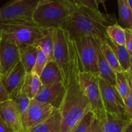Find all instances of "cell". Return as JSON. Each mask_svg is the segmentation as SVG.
<instances>
[{
    "label": "cell",
    "instance_id": "37",
    "mask_svg": "<svg viewBox=\"0 0 132 132\" xmlns=\"http://www.w3.org/2000/svg\"><path fill=\"white\" fill-rule=\"evenodd\" d=\"M127 72H128L129 73H130V77H131V81H132V55H131V65H130V69H129V70L127 71Z\"/></svg>",
    "mask_w": 132,
    "mask_h": 132
},
{
    "label": "cell",
    "instance_id": "1",
    "mask_svg": "<svg viewBox=\"0 0 132 132\" xmlns=\"http://www.w3.org/2000/svg\"><path fill=\"white\" fill-rule=\"evenodd\" d=\"M81 70L74 41L71 37L70 43L69 75L64 85L66 94L61 108L62 132H72L84 116L91 111L90 104L82 88L79 78Z\"/></svg>",
    "mask_w": 132,
    "mask_h": 132
},
{
    "label": "cell",
    "instance_id": "18",
    "mask_svg": "<svg viewBox=\"0 0 132 132\" xmlns=\"http://www.w3.org/2000/svg\"><path fill=\"white\" fill-rule=\"evenodd\" d=\"M42 85H52L57 82H63L61 72L55 61H48L40 76Z\"/></svg>",
    "mask_w": 132,
    "mask_h": 132
},
{
    "label": "cell",
    "instance_id": "4",
    "mask_svg": "<svg viewBox=\"0 0 132 132\" xmlns=\"http://www.w3.org/2000/svg\"><path fill=\"white\" fill-rule=\"evenodd\" d=\"M1 35L15 43L19 48L33 45L50 29H45L34 22L10 21L1 23Z\"/></svg>",
    "mask_w": 132,
    "mask_h": 132
},
{
    "label": "cell",
    "instance_id": "19",
    "mask_svg": "<svg viewBox=\"0 0 132 132\" xmlns=\"http://www.w3.org/2000/svg\"><path fill=\"white\" fill-rule=\"evenodd\" d=\"M131 121L126 116L107 113L106 120L103 123L104 132H123L125 127Z\"/></svg>",
    "mask_w": 132,
    "mask_h": 132
},
{
    "label": "cell",
    "instance_id": "13",
    "mask_svg": "<svg viewBox=\"0 0 132 132\" xmlns=\"http://www.w3.org/2000/svg\"><path fill=\"white\" fill-rule=\"evenodd\" d=\"M0 116L8 125L11 132H24L20 114L12 99L0 104Z\"/></svg>",
    "mask_w": 132,
    "mask_h": 132
},
{
    "label": "cell",
    "instance_id": "21",
    "mask_svg": "<svg viewBox=\"0 0 132 132\" xmlns=\"http://www.w3.org/2000/svg\"><path fill=\"white\" fill-rule=\"evenodd\" d=\"M19 51L20 63L23 65L26 73H31L36 63L37 48L34 45H29L19 48Z\"/></svg>",
    "mask_w": 132,
    "mask_h": 132
},
{
    "label": "cell",
    "instance_id": "33",
    "mask_svg": "<svg viewBox=\"0 0 132 132\" xmlns=\"http://www.w3.org/2000/svg\"><path fill=\"white\" fill-rule=\"evenodd\" d=\"M125 34H126L125 46L131 55H132V30L125 29Z\"/></svg>",
    "mask_w": 132,
    "mask_h": 132
},
{
    "label": "cell",
    "instance_id": "14",
    "mask_svg": "<svg viewBox=\"0 0 132 132\" xmlns=\"http://www.w3.org/2000/svg\"><path fill=\"white\" fill-rule=\"evenodd\" d=\"M26 73L23 65L19 62L9 73L1 77V81L10 99H12L20 92Z\"/></svg>",
    "mask_w": 132,
    "mask_h": 132
},
{
    "label": "cell",
    "instance_id": "24",
    "mask_svg": "<svg viewBox=\"0 0 132 132\" xmlns=\"http://www.w3.org/2000/svg\"><path fill=\"white\" fill-rule=\"evenodd\" d=\"M119 18L125 29L132 30V12L128 0H117Z\"/></svg>",
    "mask_w": 132,
    "mask_h": 132
},
{
    "label": "cell",
    "instance_id": "27",
    "mask_svg": "<svg viewBox=\"0 0 132 132\" xmlns=\"http://www.w3.org/2000/svg\"><path fill=\"white\" fill-rule=\"evenodd\" d=\"M115 86L118 91L119 94L121 95L123 100L125 101L127 97L128 94L129 90H130L128 81L126 78L125 72L116 73Z\"/></svg>",
    "mask_w": 132,
    "mask_h": 132
},
{
    "label": "cell",
    "instance_id": "15",
    "mask_svg": "<svg viewBox=\"0 0 132 132\" xmlns=\"http://www.w3.org/2000/svg\"><path fill=\"white\" fill-rule=\"evenodd\" d=\"M96 41L97 53L98 57V67H99L100 77L108 82L110 85L115 86L116 85V73L112 69L110 66L107 62L104 54L101 50L100 44V39L95 38Z\"/></svg>",
    "mask_w": 132,
    "mask_h": 132
},
{
    "label": "cell",
    "instance_id": "36",
    "mask_svg": "<svg viewBox=\"0 0 132 132\" xmlns=\"http://www.w3.org/2000/svg\"><path fill=\"white\" fill-rule=\"evenodd\" d=\"M123 132H132V121H130L125 127Z\"/></svg>",
    "mask_w": 132,
    "mask_h": 132
},
{
    "label": "cell",
    "instance_id": "32",
    "mask_svg": "<svg viewBox=\"0 0 132 132\" xmlns=\"http://www.w3.org/2000/svg\"><path fill=\"white\" fill-rule=\"evenodd\" d=\"M88 132H104L102 121L95 117Z\"/></svg>",
    "mask_w": 132,
    "mask_h": 132
},
{
    "label": "cell",
    "instance_id": "38",
    "mask_svg": "<svg viewBox=\"0 0 132 132\" xmlns=\"http://www.w3.org/2000/svg\"><path fill=\"white\" fill-rule=\"evenodd\" d=\"M128 3L129 5H130V8H131V12H132V1H131V0H128Z\"/></svg>",
    "mask_w": 132,
    "mask_h": 132
},
{
    "label": "cell",
    "instance_id": "8",
    "mask_svg": "<svg viewBox=\"0 0 132 132\" xmlns=\"http://www.w3.org/2000/svg\"><path fill=\"white\" fill-rule=\"evenodd\" d=\"M54 59L57 64L65 85L69 75L70 43L71 37L67 30L57 28L54 30Z\"/></svg>",
    "mask_w": 132,
    "mask_h": 132
},
{
    "label": "cell",
    "instance_id": "16",
    "mask_svg": "<svg viewBox=\"0 0 132 132\" xmlns=\"http://www.w3.org/2000/svg\"><path fill=\"white\" fill-rule=\"evenodd\" d=\"M62 116L59 110L55 109L52 116L41 124L27 132H62Z\"/></svg>",
    "mask_w": 132,
    "mask_h": 132
},
{
    "label": "cell",
    "instance_id": "9",
    "mask_svg": "<svg viewBox=\"0 0 132 132\" xmlns=\"http://www.w3.org/2000/svg\"><path fill=\"white\" fill-rule=\"evenodd\" d=\"M99 84L106 113L127 117L125 101L116 86L110 85L101 77L99 78Z\"/></svg>",
    "mask_w": 132,
    "mask_h": 132
},
{
    "label": "cell",
    "instance_id": "23",
    "mask_svg": "<svg viewBox=\"0 0 132 132\" xmlns=\"http://www.w3.org/2000/svg\"><path fill=\"white\" fill-rule=\"evenodd\" d=\"M11 99H12L16 104L25 132L28 123V110L31 99L25 94L21 91Z\"/></svg>",
    "mask_w": 132,
    "mask_h": 132
},
{
    "label": "cell",
    "instance_id": "26",
    "mask_svg": "<svg viewBox=\"0 0 132 132\" xmlns=\"http://www.w3.org/2000/svg\"><path fill=\"white\" fill-rule=\"evenodd\" d=\"M106 35L116 43L121 45H125L126 43L125 29L118 23L108 27L106 30Z\"/></svg>",
    "mask_w": 132,
    "mask_h": 132
},
{
    "label": "cell",
    "instance_id": "12",
    "mask_svg": "<svg viewBox=\"0 0 132 132\" xmlns=\"http://www.w3.org/2000/svg\"><path fill=\"white\" fill-rule=\"evenodd\" d=\"M54 110L55 108L50 104L37 101L34 99L31 100L28 110V123L25 132L47 120Z\"/></svg>",
    "mask_w": 132,
    "mask_h": 132
},
{
    "label": "cell",
    "instance_id": "25",
    "mask_svg": "<svg viewBox=\"0 0 132 132\" xmlns=\"http://www.w3.org/2000/svg\"><path fill=\"white\" fill-rule=\"evenodd\" d=\"M100 44L101 50L104 54V57H105L106 59L107 62L110 66L112 69L114 71L115 73H117L124 72L117 57L115 55L110 46L108 45V43L105 41H103L101 40Z\"/></svg>",
    "mask_w": 132,
    "mask_h": 132
},
{
    "label": "cell",
    "instance_id": "40",
    "mask_svg": "<svg viewBox=\"0 0 132 132\" xmlns=\"http://www.w3.org/2000/svg\"><path fill=\"white\" fill-rule=\"evenodd\" d=\"M1 30H2V25H1V24L0 23V35H1Z\"/></svg>",
    "mask_w": 132,
    "mask_h": 132
},
{
    "label": "cell",
    "instance_id": "17",
    "mask_svg": "<svg viewBox=\"0 0 132 132\" xmlns=\"http://www.w3.org/2000/svg\"><path fill=\"white\" fill-rule=\"evenodd\" d=\"M104 41L110 46L113 53L117 57L121 67L123 69L124 72H127L129 70L131 65V55L130 54L125 45H121L115 43L113 40L111 39L106 35Z\"/></svg>",
    "mask_w": 132,
    "mask_h": 132
},
{
    "label": "cell",
    "instance_id": "34",
    "mask_svg": "<svg viewBox=\"0 0 132 132\" xmlns=\"http://www.w3.org/2000/svg\"><path fill=\"white\" fill-rule=\"evenodd\" d=\"M9 99H11L10 95L4 86L1 80L0 79V104Z\"/></svg>",
    "mask_w": 132,
    "mask_h": 132
},
{
    "label": "cell",
    "instance_id": "39",
    "mask_svg": "<svg viewBox=\"0 0 132 132\" xmlns=\"http://www.w3.org/2000/svg\"><path fill=\"white\" fill-rule=\"evenodd\" d=\"M2 77V74H1V64H0V79Z\"/></svg>",
    "mask_w": 132,
    "mask_h": 132
},
{
    "label": "cell",
    "instance_id": "31",
    "mask_svg": "<svg viewBox=\"0 0 132 132\" xmlns=\"http://www.w3.org/2000/svg\"><path fill=\"white\" fill-rule=\"evenodd\" d=\"M73 2L78 6H83V7L87 8L94 11L99 12V5L100 3L103 4L104 7L106 10L105 6H104V0H73Z\"/></svg>",
    "mask_w": 132,
    "mask_h": 132
},
{
    "label": "cell",
    "instance_id": "3",
    "mask_svg": "<svg viewBox=\"0 0 132 132\" xmlns=\"http://www.w3.org/2000/svg\"><path fill=\"white\" fill-rule=\"evenodd\" d=\"M74 6L73 0H40L32 21L45 29L63 28Z\"/></svg>",
    "mask_w": 132,
    "mask_h": 132
},
{
    "label": "cell",
    "instance_id": "30",
    "mask_svg": "<svg viewBox=\"0 0 132 132\" xmlns=\"http://www.w3.org/2000/svg\"><path fill=\"white\" fill-rule=\"evenodd\" d=\"M125 73L128 81L129 87H130L128 94L125 100L124 101L125 104V110H126V113L127 117L132 121V81L129 72H125Z\"/></svg>",
    "mask_w": 132,
    "mask_h": 132
},
{
    "label": "cell",
    "instance_id": "28",
    "mask_svg": "<svg viewBox=\"0 0 132 132\" xmlns=\"http://www.w3.org/2000/svg\"><path fill=\"white\" fill-rule=\"evenodd\" d=\"M37 52L36 63H35L34 67L32 72L36 73L40 77L41 73H42L43 70H44L45 66L46 65L48 61V59L47 56L45 54V52L42 50V49L39 47H37Z\"/></svg>",
    "mask_w": 132,
    "mask_h": 132
},
{
    "label": "cell",
    "instance_id": "35",
    "mask_svg": "<svg viewBox=\"0 0 132 132\" xmlns=\"http://www.w3.org/2000/svg\"><path fill=\"white\" fill-rule=\"evenodd\" d=\"M0 132H11L8 125L0 116Z\"/></svg>",
    "mask_w": 132,
    "mask_h": 132
},
{
    "label": "cell",
    "instance_id": "2",
    "mask_svg": "<svg viewBox=\"0 0 132 132\" xmlns=\"http://www.w3.org/2000/svg\"><path fill=\"white\" fill-rule=\"evenodd\" d=\"M74 4V9L63 28L73 40L92 37L104 41L108 27L118 23L116 14L94 11Z\"/></svg>",
    "mask_w": 132,
    "mask_h": 132
},
{
    "label": "cell",
    "instance_id": "22",
    "mask_svg": "<svg viewBox=\"0 0 132 132\" xmlns=\"http://www.w3.org/2000/svg\"><path fill=\"white\" fill-rule=\"evenodd\" d=\"M54 30H49L46 34L38 39L33 45L36 48L39 47L42 49L47 56L48 61H54Z\"/></svg>",
    "mask_w": 132,
    "mask_h": 132
},
{
    "label": "cell",
    "instance_id": "10",
    "mask_svg": "<svg viewBox=\"0 0 132 132\" xmlns=\"http://www.w3.org/2000/svg\"><path fill=\"white\" fill-rule=\"evenodd\" d=\"M20 62L19 47L13 41L0 35V64L2 77Z\"/></svg>",
    "mask_w": 132,
    "mask_h": 132
},
{
    "label": "cell",
    "instance_id": "7",
    "mask_svg": "<svg viewBox=\"0 0 132 132\" xmlns=\"http://www.w3.org/2000/svg\"><path fill=\"white\" fill-rule=\"evenodd\" d=\"M73 41L81 61L82 72L100 77L95 38L83 37Z\"/></svg>",
    "mask_w": 132,
    "mask_h": 132
},
{
    "label": "cell",
    "instance_id": "20",
    "mask_svg": "<svg viewBox=\"0 0 132 132\" xmlns=\"http://www.w3.org/2000/svg\"><path fill=\"white\" fill-rule=\"evenodd\" d=\"M42 86L40 77L36 73H26L20 91L25 94L31 100L34 99Z\"/></svg>",
    "mask_w": 132,
    "mask_h": 132
},
{
    "label": "cell",
    "instance_id": "11",
    "mask_svg": "<svg viewBox=\"0 0 132 132\" xmlns=\"http://www.w3.org/2000/svg\"><path fill=\"white\" fill-rule=\"evenodd\" d=\"M65 94V86L63 82H59L52 85H42L34 99L50 104L55 109L59 110L63 105Z\"/></svg>",
    "mask_w": 132,
    "mask_h": 132
},
{
    "label": "cell",
    "instance_id": "29",
    "mask_svg": "<svg viewBox=\"0 0 132 132\" xmlns=\"http://www.w3.org/2000/svg\"><path fill=\"white\" fill-rule=\"evenodd\" d=\"M95 117L92 112H88L72 132H88Z\"/></svg>",
    "mask_w": 132,
    "mask_h": 132
},
{
    "label": "cell",
    "instance_id": "5",
    "mask_svg": "<svg viewBox=\"0 0 132 132\" xmlns=\"http://www.w3.org/2000/svg\"><path fill=\"white\" fill-rule=\"evenodd\" d=\"M40 0H14L0 8V23L32 21V15Z\"/></svg>",
    "mask_w": 132,
    "mask_h": 132
},
{
    "label": "cell",
    "instance_id": "6",
    "mask_svg": "<svg viewBox=\"0 0 132 132\" xmlns=\"http://www.w3.org/2000/svg\"><path fill=\"white\" fill-rule=\"evenodd\" d=\"M80 81L82 88L90 104L91 112L102 122L106 120V112L103 104L99 88V77L81 71L79 74Z\"/></svg>",
    "mask_w": 132,
    "mask_h": 132
}]
</instances>
